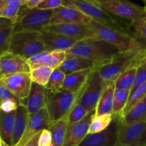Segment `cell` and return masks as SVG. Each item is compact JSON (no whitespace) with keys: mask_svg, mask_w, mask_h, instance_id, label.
I'll use <instances>...</instances> for the list:
<instances>
[{"mask_svg":"<svg viewBox=\"0 0 146 146\" xmlns=\"http://www.w3.org/2000/svg\"><path fill=\"white\" fill-rule=\"evenodd\" d=\"M100 67L96 63L89 59L81 57L67 56L64 62L58 67L64 74H66L86 69H98Z\"/></svg>","mask_w":146,"mask_h":146,"instance_id":"44dd1931","label":"cell"},{"mask_svg":"<svg viewBox=\"0 0 146 146\" xmlns=\"http://www.w3.org/2000/svg\"><path fill=\"white\" fill-rule=\"evenodd\" d=\"M68 125V117L59 120L54 123L50 124L48 129L52 135L53 146H63L66 131Z\"/></svg>","mask_w":146,"mask_h":146,"instance_id":"83f0119b","label":"cell"},{"mask_svg":"<svg viewBox=\"0 0 146 146\" xmlns=\"http://www.w3.org/2000/svg\"><path fill=\"white\" fill-rule=\"evenodd\" d=\"M14 22L11 19L6 18L0 17V30L4 29L9 28V27H14Z\"/></svg>","mask_w":146,"mask_h":146,"instance_id":"b9f144b4","label":"cell"},{"mask_svg":"<svg viewBox=\"0 0 146 146\" xmlns=\"http://www.w3.org/2000/svg\"><path fill=\"white\" fill-rule=\"evenodd\" d=\"M14 32V27L0 30V55L9 50L10 40Z\"/></svg>","mask_w":146,"mask_h":146,"instance_id":"74e56055","label":"cell"},{"mask_svg":"<svg viewBox=\"0 0 146 146\" xmlns=\"http://www.w3.org/2000/svg\"><path fill=\"white\" fill-rule=\"evenodd\" d=\"M94 4L117 17L133 21L146 17L144 7L131 2L129 0H91Z\"/></svg>","mask_w":146,"mask_h":146,"instance_id":"52a82bcc","label":"cell"},{"mask_svg":"<svg viewBox=\"0 0 146 146\" xmlns=\"http://www.w3.org/2000/svg\"><path fill=\"white\" fill-rule=\"evenodd\" d=\"M63 6L72 7L79 10L91 19L106 25L123 31H127L126 28H125L111 14L104 11L96 4H94L91 0H63Z\"/></svg>","mask_w":146,"mask_h":146,"instance_id":"8992f818","label":"cell"},{"mask_svg":"<svg viewBox=\"0 0 146 146\" xmlns=\"http://www.w3.org/2000/svg\"><path fill=\"white\" fill-rule=\"evenodd\" d=\"M115 85L111 82L103 91L95 109V116L112 113Z\"/></svg>","mask_w":146,"mask_h":146,"instance_id":"603a6c76","label":"cell"},{"mask_svg":"<svg viewBox=\"0 0 146 146\" xmlns=\"http://www.w3.org/2000/svg\"><path fill=\"white\" fill-rule=\"evenodd\" d=\"M8 51L25 59H29L45 51L42 34L38 31L13 32Z\"/></svg>","mask_w":146,"mask_h":146,"instance_id":"277c9868","label":"cell"},{"mask_svg":"<svg viewBox=\"0 0 146 146\" xmlns=\"http://www.w3.org/2000/svg\"><path fill=\"white\" fill-rule=\"evenodd\" d=\"M47 90L44 86L33 83L25 104L29 115L36 113L46 106Z\"/></svg>","mask_w":146,"mask_h":146,"instance_id":"ac0fdd59","label":"cell"},{"mask_svg":"<svg viewBox=\"0 0 146 146\" xmlns=\"http://www.w3.org/2000/svg\"><path fill=\"white\" fill-rule=\"evenodd\" d=\"M54 10H41L36 8L26 9L22 13H19L14 23V32L18 31H38L49 24Z\"/></svg>","mask_w":146,"mask_h":146,"instance_id":"ba28073f","label":"cell"},{"mask_svg":"<svg viewBox=\"0 0 146 146\" xmlns=\"http://www.w3.org/2000/svg\"><path fill=\"white\" fill-rule=\"evenodd\" d=\"M114 146H141V145H125V144H121L117 142L116 144H115Z\"/></svg>","mask_w":146,"mask_h":146,"instance_id":"f6af8a7d","label":"cell"},{"mask_svg":"<svg viewBox=\"0 0 146 146\" xmlns=\"http://www.w3.org/2000/svg\"><path fill=\"white\" fill-rule=\"evenodd\" d=\"M94 117L95 111H93L79 122L67 125L63 146L79 145L88 134V128Z\"/></svg>","mask_w":146,"mask_h":146,"instance_id":"9a60e30c","label":"cell"},{"mask_svg":"<svg viewBox=\"0 0 146 146\" xmlns=\"http://www.w3.org/2000/svg\"><path fill=\"white\" fill-rule=\"evenodd\" d=\"M130 27L133 34L146 46V17L131 21Z\"/></svg>","mask_w":146,"mask_h":146,"instance_id":"e575fe53","label":"cell"},{"mask_svg":"<svg viewBox=\"0 0 146 146\" xmlns=\"http://www.w3.org/2000/svg\"><path fill=\"white\" fill-rule=\"evenodd\" d=\"M41 132V131H40L38 133L36 134L35 135H34L24 146H39V145H38V140H39Z\"/></svg>","mask_w":146,"mask_h":146,"instance_id":"7bdbcfd3","label":"cell"},{"mask_svg":"<svg viewBox=\"0 0 146 146\" xmlns=\"http://www.w3.org/2000/svg\"><path fill=\"white\" fill-rule=\"evenodd\" d=\"M44 0H29V1L25 6L29 9H32L36 8Z\"/></svg>","mask_w":146,"mask_h":146,"instance_id":"ee69618b","label":"cell"},{"mask_svg":"<svg viewBox=\"0 0 146 146\" xmlns=\"http://www.w3.org/2000/svg\"><path fill=\"white\" fill-rule=\"evenodd\" d=\"M145 82H146V56L141 59L137 66L135 80L132 88L130 91V94H132L135 90H136Z\"/></svg>","mask_w":146,"mask_h":146,"instance_id":"d590c367","label":"cell"},{"mask_svg":"<svg viewBox=\"0 0 146 146\" xmlns=\"http://www.w3.org/2000/svg\"><path fill=\"white\" fill-rule=\"evenodd\" d=\"M146 95V82L143 84L138 87L136 90L133 91L131 94H130L129 98H128V102H127L126 106L124 108L122 113H121L120 118L123 116L124 115L127 113L134 106L138 104L140 101L143 99Z\"/></svg>","mask_w":146,"mask_h":146,"instance_id":"836d02e7","label":"cell"},{"mask_svg":"<svg viewBox=\"0 0 146 146\" xmlns=\"http://www.w3.org/2000/svg\"><path fill=\"white\" fill-rule=\"evenodd\" d=\"M96 69H86L66 74L62 90L71 93H78L83 89L93 71Z\"/></svg>","mask_w":146,"mask_h":146,"instance_id":"ffe728a7","label":"cell"},{"mask_svg":"<svg viewBox=\"0 0 146 146\" xmlns=\"http://www.w3.org/2000/svg\"><path fill=\"white\" fill-rule=\"evenodd\" d=\"M1 146H10L9 145H8V144L7 143H6L5 142H4V141H1Z\"/></svg>","mask_w":146,"mask_h":146,"instance_id":"7dc6e473","label":"cell"},{"mask_svg":"<svg viewBox=\"0 0 146 146\" xmlns=\"http://www.w3.org/2000/svg\"><path fill=\"white\" fill-rule=\"evenodd\" d=\"M42 40L45 46V51H66L76 44L78 40L70 38L60 34L41 33Z\"/></svg>","mask_w":146,"mask_h":146,"instance_id":"d6986e66","label":"cell"},{"mask_svg":"<svg viewBox=\"0 0 146 146\" xmlns=\"http://www.w3.org/2000/svg\"><path fill=\"white\" fill-rule=\"evenodd\" d=\"M120 117L115 115L111 125L101 132L87 134L78 146H114L118 142Z\"/></svg>","mask_w":146,"mask_h":146,"instance_id":"7c38bea8","label":"cell"},{"mask_svg":"<svg viewBox=\"0 0 146 146\" xmlns=\"http://www.w3.org/2000/svg\"><path fill=\"white\" fill-rule=\"evenodd\" d=\"M29 118V113L25 104H20L16 110L15 121L12 135V144L15 145L19 141L24 134Z\"/></svg>","mask_w":146,"mask_h":146,"instance_id":"7402d4cb","label":"cell"},{"mask_svg":"<svg viewBox=\"0 0 146 146\" xmlns=\"http://www.w3.org/2000/svg\"><path fill=\"white\" fill-rule=\"evenodd\" d=\"M1 141H2V140H1V137H0V146H1Z\"/></svg>","mask_w":146,"mask_h":146,"instance_id":"681fc988","label":"cell"},{"mask_svg":"<svg viewBox=\"0 0 146 146\" xmlns=\"http://www.w3.org/2000/svg\"><path fill=\"white\" fill-rule=\"evenodd\" d=\"M0 82L20 101L27 98L32 84L30 73L1 75Z\"/></svg>","mask_w":146,"mask_h":146,"instance_id":"30bf717a","label":"cell"},{"mask_svg":"<svg viewBox=\"0 0 146 146\" xmlns=\"http://www.w3.org/2000/svg\"><path fill=\"white\" fill-rule=\"evenodd\" d=\"M40 33L60 34L81 41L85 38H96L94 31L87 25L76 24H48L42 28Z\"/></svg>","mask_w":146,"mask_h":146,"instance_id":"8fae6325","label":"cell"},{"mask_svg":"<svg viewBox=\"0 0 146 146\" xmlns=\"http://www.w3.org/2000/svg\"><path fill=\"white\" fill-rule=\"evenodd\" d=\"M54 68L46 66H38L31 69L30 76L33 83L45 86Z\"/></svg>","mask_w":146,"mask_h":146,"instance_id":"1f68e13d","label":"cell"},{"mask_svg":"<svg viewBox=\"0 0 146 146\" xmlns=\"http://www.w3.org/2000/svg\"><path fill=\"white\" fill-rule=\"evenodd\" d=\"M120 120L123 125L146 121V95Z\"/></svg>","mask_w":146,"mask_h":146,"instance_id":"484cf974","label":"cell"},{"mask_svg":"<svg viewBox=\"0 0 146 146\" xmlns=\"http://www.w3.org/2000/svg\"><path fill=\"white\" fill-rule=\"evenodd\" d=\"M63 6V0H44L36 8L41 10H54Z\"/></svg>","mask_w":146,"mask_h":146,"instance_id":"f35d334b","label":"cell"},{"mask_svg":"<svg viewBox=\"0 0 146 146\" xmlns=\"http://www.w3.org/2000/svg\"><path fill=\"white\" fill-rule=\"evenodd\" d=\"M16 111L4 112L0 110V137L3 141L11 146Z\"/></svg>","mask_w":146,"mask_h":146,"instance_id":"cb8c5ba5","label":"cell"},{"mask_svg":"<svg viewBox=\"0 0 146 146\" xmlns=\"http://www.w3.org/2000/svg\"><path fill=\"white\" fill-rule=\"evenodd\" d=\"M52 144V135L49 130L44 129L41 131L38 140L39 146H48Z\"/></svg>","mask_w":146,"mask_h":146,"instance_id":"ab89813d","label":"cell"},{"mask_svg":"<svg viewBox=\"0 0 146 146\" xmlns=\"http://www.w3.org/2000/svg\"><path fill=\"white\" fill-rule=\"evenodd\" d=\"M17 97L14 96L1 82H0V104L4 101L11 99H17ZM18 99V98H17Z\"/></svg>","mask_w":146,"mask_h":146,"instance_id":"60d3db41","label":"cell"},{"mask_svg":"<svg viewBox=\"0 0 146 146\" xmlns=\"http://www.w3.org/2000/svg\"><path fill=\"white\" fill-rule=\"evenodd\" d=\"M66 58L64 51H53L47 52L38 61L30 65L31 69L38 66H46L52 68H58Z\"/></svg>","mask_w":146,"mask_h":146,"instance_id":"d4e9b609","label":"cell"},{"mask_svg":"<svg viewBox=\"0 0 146 146\" xmlns=\"http://www.w3.org/2000/svg\"><path fill=\"white\" fill-rule=\"evenodd\" d=\"M0 76H1V74H0Z\"/></svg>","mask_w":146,"mask_h":146,"instance_id":"816d5d0a","label":"cell"},{"mask_svg":"<svg viewBox=\"0 0 146 146\" xmlns=\"http://www.w3.org/2000/svg\"><path fill=\"white\" fill-rule=\"evenodd\" d=\"M31 67L28 61L23 57L7 51L0 55V74L30 73Z\"/></svg>","mask_w":146,"mask_h":146,"instance_id":"e0dca14e","label":"cell"},{"mask_svg":"<svg viewBox=\"0 0 146 146\" xmlns=\"http://www.w3.org/2000/svg\"><path fill=\"white\" fill-rule=\"evenodd\" d=\"M144 1V4H145V6H144V8H145V14H146V0H143Z\"/></svg>","mask_w":146,"mask_h":146,"instance_id":"c3c4849f","label":"cell"},{"mask_svg":"<svg viewBox=\"0 0 146 146\" xmlns=\"http://www.w3.org/2000/svg\"><path fill=\"white\" fill-rule=\"evenodd\" d=\"M110 83L111 82L104 81L98 74L97 70L93 71L78 98V103L85 107L88 112L95 111L103 91Z\"/></svg>","mask_w":146,"mask_h":146,"instance_id":"9c48e42d","label":"cell"},{"mask_svg":"<svg viewBox=\"0 0 146 146\" xmlns=\"http://www.w3.org/2000/svg\"><path fill=\"white\" fill-rule=\"evenodd\" d=\"M91 19L72 7L61 6L53 11L48 24H76L87 25Z\"/></svg>","mask_w":146,"mask_h":146,"instance_id":"2e32d148","label":"cell"},{"mask_svg":"<svg viewBox=\"0 0 146 146\" xmlns=\"http://www.w3.org/2000/svg\"><path fill=\"white\" fill-rule=\"evenodd\" d=\"M87 26L94 31L96 39L113 46L119 53L146 54V46L127 31L113 28L93 19Z\"/></svg>","mask_w":146,"mask_h":146,"instance_id":"6da1fadb","label":"cell"},{"mask_svg":"<svg viewBox=\"0 0 146 146\" xmlns=\"http://www.w3.org/2000/svg\"><path fill=\"white\" fill-rule=\"evenodd\" d=\"M137 66L133 67V68H130L128 71H125L122 74H121L114 81L113 83L114 85H115V88L131 91L133 85L134 80H135Z\"/></svg>","mask_w":146,"mask_h":146,"instance_id":"f546056e","label":"cell"},{"mask_svg":"<svg viewBox=\"0 0 146 146\" xmlns=\"http://www.w3.org/2000/svg\"><path fill=\"white\" fill-rule=\"evenodd\" d=\"M84 88L78 93H71L62 89L57 92L47 91L46 107L49 115L50 124L68 116L72 108L78 102Z\"/></svg>","mask_w":146,"mask_h":146,"instance_id":"3957f363","label":"cell"},{"mask_svg":"<svg viewBox=\"0 0 146 146\" xmlns=\"http://www.w3.org/2000/svg\"><path fill=\"white\" fill-rule=\"evenodd\" d=\"M20 1H21V5L24 6V5H26V4L29 2V0H20Z\"/></svg>","mask_w":146,"mask_h":146,"instance_id":"bcb514c9","label":"cell"},{"mask_svg":"<svg viewBox=\"0 0 146 146\" xmlns=\"http://www.w3.org/2000/svg\"><path fill=\"white\" fill-rule=\"evenodd\" d=\"M129 96V91L121 89V88H115V92H114L113 103V115L119 117L121 116V113L128 102Z\"/></svg>","mask_w":146,"mask_h":146,"instance_id":"f1b7e54d","label":"cell"},{"mask_svg":"<svg viewBox=\"0 0 146 146\" xmlns=\"http://www.w3.org/2000/svg\"><path fill=\"white\" fill-rule=\"evenodd\" d=\"M21 7L20 0H1L0 17L11 19L15 23Z\"/></svg>","mask_w":146,"mask_h":146,"instance_id":"4316f807","label":"cell"},{"mask_svg":"<svg viewBox=\"0 0 146 146\" xmlns=\"http://www.w3.org/2000/svg\"><path fill=\"white\" fill-rule=\"evenodd\" d=\"M141 146H146V142H145V143H144L143 144V145H141Z\"/></svg>","mask_w":146,"mask_h":146,"instance_id":"f907efd6","label":"cell"},{"mask_svg":"<svg viewBox=\"0 0 146 146\" xmlns=\"http://www.w3.org/2000/svg\"><path fill=\"white\" fill-rule=\"evenodd\" d=\"M66 74L58 68H54L48 79V83L45 86L47 91L51 92H57L62 89Z\"/></svg>","mask_w":146,"mask_h":146,"instance_id":"d6a6232c","label":"cell"},{"mask_svg":"<svg viewBox=\"0 0 146 146\" xmlns=\"http://www.w3.org/2000/svg\"><path fill=\"white\" fill-rule=\"evenodd\" d=\"M90 112L79 103H76L68 116V125H73L84 119Z\"/></svg>","mask_w":146,"mask_h":146,"instance_id":"8d00e7d4","label":"cell"},{"mask_svg":"<svg viewBox=\"0 0 146 146\" xmlns=\"http://www.w3.org/2000/svg\"><path fill=\"white\" fill-rule=\"evenodd\" d=\"M145 56V54L118 53L111 61L100 66L97 69V72L104 81L114 82L123 73L137 66Z\"/></svg>","mask_w":146,"mask_h":146,"instance_id":"5b68a950","label":"cell"},{"mask_svg":"<svg viewBox=\"0 0 146 146\" xmlns=\"http://www.w3.org/2000/svg\"><path fill=\"white\" fill-rule=\"evenodd\" d=\"M0 1H1V0H0Z\"/></svg>","mask_w":146,"mask_h":146,"instance_id":"f5cc1de1","label":"cell"},{"mask_svg":"<svg viewBox=\"0 0 146 146\" xmlns=\"http://www.w3.org/2000/svg\"><path fill=\"white\" fill-rule=\"evenodd\" d=\"M146 121L123 125L121 123L118 131V143L125 145H142L146 142Z\"/></svg>","mask_w":146,"mask_h":146,"instance_id":"4fadbf2b","label":"cell"},{"mask_svg":"<svg viewBox=\"0 0 146 146\" xmlns=\"http://www.w3.org/2000/svg\"><path fill=\"white\" fill-rule=\"evenodd\" d=\"M67 56L87 58L100 66L111 61L119 53L113 46L96 38H85L78 41L65 51Z\"/></svg>","mask_w":146,"mask_h":146,"instance_id":"7a4b0ae2","label":"cell"},{"mask_svg":"<svg viewBox=\"0 0 146 146\" xmlns=\"http://www.w3.org/2000/svg\"><path fill=\"white\" fill-rule=\"evenodd\" d=\"M50 118L46 107H44L36 113L29 115L27 126L21 139L14 146H24L32 138L44 129H47L50 125Z\"/></svg>","mask_w":146,"mask_h":146,"instance_id":"5bb4252c","label":"cell"},{"mask_svg":"<svg viewBox=\"0 0 146 146\" xmlns=\"http://www.w3.org/2000/svg\"><path fill=\"white\" fill-rule=\"evenodd\" d=\"M114 116L111 113L94 117L88 128V134L96 133L106 129L112 123Z\"/></svg>","mask_w":146,"mask_h":146,"instance_id":"4dcf8cb0","label":"cell"}]
</instances>
